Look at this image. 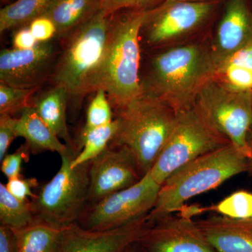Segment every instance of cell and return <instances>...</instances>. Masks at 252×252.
<instances>
[{
	"instance_id": "cell-1",
	"label": "cell",
	"mask_w": 252,
	"mask_h": 252,
	"mask_svg": "<svg viewBox=\"0 0 252 252\" xmlns=\"http://www.w3.org/2000/svg\"><path fill=\"white\" fill-rule=\"evenodd\" d=\"M217 67L212 46L194 43L175 46L154 58L142 81V94L180 112L193 107L199 91L213 79Z\"/></svg>"
},
{
	"instance_id": "cell-2",
	"label": "cell",
	"mask_w": 252,
	"mask_h": 252,
	"mask_svg": "<svg viewBox=\"0 0 252 252\" xmlns=\"http://www.w3.org/2000/svg\"><path fill=\"white\" fill-rule=\"evenodd\" d=\"M114 14L100 9L62 39V51L50 79L53 84L65 88L76 107L86 94L97 90Z\"/></svg>"
},
{
	"instance_id": "cell-3",
	"label": "cell",
	"mask_w": 252,
	"mask_h": 252,
	"mask_svg": "<svg viewBox=\"0 0 252 252\" xmlns=\"http://www.w3.org/2000/svg\"><path fill=\"white\" fill-rule=\"evenodd\" d=\"M251 168L250 158L231 143L201 156L174 172L162 184L155 206L149 212L151 220L180 211L190 199Z\"/></svg>"
},
{
	"instance_id": "cell-4",
	"label": "cell",
	"mask_w": 252,
	"mask_h": 252,
	"mask_svg": "<svg viewBox=\"0 0 252 252\" xmlns=\"http://www.w3.org/2000/svg\"><path fill=\"white\" fill-rule=\"evenodd\" d=\"M150 11L132 9L120 17L113 16L97 90L105 91L115 113L142 95L140 34Z\"/></svg>"
},
{
	"instance_id": "cell-5",
	"label": "cell",
	"mask_w": 252,
	"mask_h": 252,
	"mask_svg": "<svg viewBox=\"0 0 252 252\" xmlns=\"http://www.w3.org/2000/svg\"><path fill=\"white\" fill-rule=\"evenodd\" d=\"M177 118V113L168 104L142 94L116 113L117 130L109 144L128 149L143 177L165 147Z\"/></svg>"
},
{
	"instance_id": "cell-6",
	"label": "cell",
	"mask_w": 252,
	"mask_h": 252,
	"mask_svg": "<svg viewBox=\"0 0 252 252\" xmlns=\"http://www.w3.org/2000/svg\"><path fill=\"white\" fill-rule=\"evenodd\" d=\"M80 152L68 146L61 154V166L49 182L41 186L30 204L34 216L63 228L77 223L89 204L91 162L72 168L71 162Z\"/></svg>"
},
{
	"instance_id": "cell-7",
	"label": "cell",
	"mask_w": 252,
	"mask_h": 252,
	"mask_svg": "<svg viewBox=\"0 0 252 252\" xmlns=\"http://www.w3.org/2000/svg\"><path fill=\"white\" fill-rule=\"evenodd\" d=\"M193 107L214 130L250 160L252 92L231 91L212 79L199 91Z\"/></svg>"
},
{
	"instance_id": "cell-8",
	"label": "cell",
	"mask_w": 252,
	"mask_h": 252,
	"mask_svg": "<svg viewBox=\"0 0 252 252\" xmlns=\"http://www.w3.org/2000/svg\"><path fill=\"white\" fill-rule=\"evenodd\" d=\"M230 143L205 122L193 106L189 107L177 113L173 131L151 174L161 186L184 165Z\"/></svg>"
},
{
	"instance_id": "cell-9",
	"label": "cell",
	"mask_w": 252,
	"mask_h": 252,
	"mask_svg": "<svg viewBox=\"0 0 252 252\" xmlns=\"http://www.w3.org/2000/svg\"><path fill=\"white\" fill-rule=\"evenodd\" d=\"M161 186L149 171L137 183L87 205L77 223L89 230L119 228L153 210Z\"/></svg>"
},
{
	"instance_id": "cell-10",
	"label": "cell",
	"mask_w": 252,
	"mask_h": 252,
	"mask_svg": "<svg viewBox=\"0 0 252 252\" xmlns=\"http://www.w3.org/2000/svg\"><path fill=\"white\" fill-rule=\"evenodd\" d=\"M214 10L212 1H175L151 9L143 28L149 45L160 46L178 40L200 28Z\"/></svg>"
},
{
	"instance_id": "cell-11",
	"label": "cell",
	"mask_w": 252,
	"mask_h": 252,
	"mask_svg": "<svg viewBox=\"0 0 252 252\" xmlns=\"http://www.w3.org/2000/svg\"><path fill=\"white\" fill-rule=\"evenodd\" d=\"M135 245L139 252H217L196 221L181 213L152 222Z\"/></svg>"
},
{
	"instance_id": "cell-12",
	"label": "cell",
	"mask_w": 252,
	"mask_h": 252,
	"mask_svg": "<svg viewBox=\"0 0 252 252\" xmlns=\"http://www.w3.org/2000/svg\"><path fill=\"white\" fill-rule=\"evenodd\" d=\"M58 51L52 41L32 49H4L0 54V83L19 89L41 88L51 79Z\"/></svg>"
},
{
	"instance_id": "cell-13",
	"label": "cell",
	"mask_w": 252,
	"mask_h": 252,
	"mask_svg": "<svg viewBox=\"0 0 252 252\" xmlns=\"http://www.w3.org/2000/svg\"><path fill=\"white\" fill-rule=\"evenodd\" d=\"M152 223L149 213L111 230H89L72 223L63 227L54 252H125Z\"/></svg>"
},
{
	"instance_id": "cell-14",
	"label": "cell",
	"mask_w": 252,
	"mask_h": 252,
	"mask_svg": "<svg viewBox=\"0 0 252 252\" xmlns=\"http://www.w3.org/2000/svg\"><path fill=\"white\" fill-rule=\"evenodd\" d=\"M142 177L130 151L122 146L109 144L91 162L89 204L135 185Z\"/></svg>"
},
{
	"instance_id": "cell-15",
	"label": "cell",
	"mask_w": 252,
	"mask_h": 252,
	"mask_svg": "<svg viewBox=\"0 0 252 252\" xmlns=\"http://www.w3.org/2000/svg\"><path fill=\"white\" fill-rule=\"evenodd\" d=\"M252 40V14L246 0H229L212 46L217 65Z\"/></svg>"
},
{
	"instance_id": "cell-16",
	"label": "cell",
	"mask_w": 252,
	"mask_h": 252,
	"mask_svg": "<svg viewBox=\"0 0 252 252\" xmlns=\"http://www.w3.org/2000/svg\"><path fill=\"white\" fill-rule=\"evenodd\" d=\"M196 223L217 252H252V217L215 215L197 220Z\"/></svg>"
},
{
	"instance_id": "cell-17",
	"label": "cell",
	"mask_w": 252,
	"mask_h": 252,
	"mask_svg": "<svg viewBox=\"0 0 252 252\" xmlns=\"http://www.w3.org/2000/svg\"><path fill=\"white\" fill-rule=\"evenodd\" d=\"M101 4L102 0H51L40 16L54 23L56 38L62 40L97 14Z\"/></svg>"
},
{
	"instance_id": "cell-18",
	"label": "cell",
	"mask_w": 252,
	"mask_h": 252,
	"mask_svg": "<svg viewBox=\"0 0 252 252\" xmlns=\"http://www.w3.org/2000/svg\"><path fill=\"white\" fill-rule=\"evenodd\" d=\"M69 101V94L65 88L54 84L42 94L34 95L31 106L60 139L68 146L78 147L68 129L66 113Z\"/></svg>"
},
{
	"instance_id": "cell-19",
	"label": "cell",
	"mask_w": 252,
	"mask_h": 252,
	"mask_svg": "<svg viewBox=\"0 0 252 252\" xmlns=\"http://www.w3.org/2000/svg\"><path fill=\"white\" fill-rule=\"evenodd\" d=\"M16 130L18 137L26 140L31 153L48 151L61 155L68 148L32 106L23 109L16 118Z\"/></svg>"
},
{
	"instance_id": "cell-20",
	"label": "cell",
	"mask_w": 252,
	"mask_h": 252,
	"mask_svg": "<svg viewBox=\"0 0 252 252\" xmlns=\"http://www.w3.org/2000/svg\"><path fill=\"white\" fill-rule=\"evenodd\" d=\"M214 80L236 92H252V40L217 66Z\"/></svg>"
},
{
	"instance_id": "cell-21",
	"label": "cell",
	"mask_w": 252,
	"mask_h": 252,
	"mask_svg": "<svg viewBox=\"0 0 252 252\" xmlns=\"http://www.w3.org/2000/svg\"><path fill=\"white\" fill-rule=\"evenodd\" d=\"M12 230L18 252H54L63 228L36 218L31 224Z\"/></svg>"
},
{
	"instance_id": "cell-22",
	"label": "cell",
	"mask_w": 252,
	"mask_h": 252,
	"mask_svg": "<svg viewBox=\"0 0 252 252\" xmlns=\"http://www.w3.org/2000/svg\"><path fill=\"white\" fill-rule=\"evenodd\" d=\"M117 119L108 125L97 127L79 137L78 145L80 152L73 159L71 167L79 166L86 162H91L98 157L109 147L117 130Z\"/></svg>"
},
{
	"instance_id": "cell-23",
	"label": "cell",
	"mask_w": 252,
	"mask_h": 252,
	"mask_svg": "<svg viewBox=\"0 0 252 252\" xmlns=\"http://www.w3.org/2000/svg\"><path fill=\"white\" fill-rule=\"evenodd\" d=\"M51 0H17L0 11V32L28 26L40 16Z\"/></svg>"
},
{
	"instance_id": "cell-24",
	"label": "cell",
	"mask_w": 252,
	"mask_h": 252,
	"mask_svg": "<svg viewBox=\"0 0 252 252\" xmlns=\"http://www.w3.org/2000/svg\"><path fill=\"white\" fill-rule=\"evenodd\" d=\"M30 201L16 198L0 183V223L12 229H18L35 221Z\"/></svg>"
},
{
	"instance_id": "cell-25",
	"label": "cell",
	"mask_w": 252,
	"mask_h": 252,
	"mask_svg": "<svg viewBox=\"0 0 252 252\" xmlns=\"http://www.w3.org/2000/svg\"><path fill=\"white\" fill-rule=\"evenodd\" d=\"M39 89H19L0 83V115L14 117L21 113L31 106L32 99Z\"/></svg>"
},
{
	"instance_id": "cell-26",
	"label": "cell",
	"mask_w": 252,
	"mask_h": 252,
	"mask_svg": "<svg viewBox=\"0 0 252 252\" xmlns=\"http://www.w3.org/2000/svg\"><path fill=\"white\" fill-rule=\"evenodd\" d=\"M114 120L113 108L107 94L102 89H99L89 104L85 125L81 131L80 135L97 127L108 125Z\"/></svg>"
},
{
	"instance_id": "cell-27",
	"label": "cell",
	"mask_w": 252,
	"mask_h": 252,
	"mask_svg": "<svg viewBox=\"0 0 252 252\" xmlns=\"http://www.w3.org/2000/svg\"><path fill=\"white\" fill-rule=\"evenodd\" d=\"M207 210L230 218H250L252 217V193L247 190H238L215 206L205 208V211Z\"/></svg>"
},
{
	"instance_id": "cell-28",
	"label": "cell",
	"mask_w": 252,
	"mask_h": 252,
	"mask_svg": "<svg viewBox=\"0 0 252 252\" xmlns=\"http://www.w3.org/2000/svg\"><path fill=\"white\" fill-rule=\"evenodd\" d=\"M31 151L25 144L21 146L16 152L6 154L1 160V171L9 179L14 178L21 175L22 164L28 158Z\"/></svg>"
},
{
	"instance_id": "cell-29",
	"label": "cell",
	"mask_w": 252,
	"mask_h": 252,
	"mask_svg": "<svg viewBox=\"0 0 252 252\" xmlns=\"http://www.w3.org/2000/svg\"><path fill=\"white\" fill-rule=\"evenodd\" d=\"M39 186V182L36 178H26L22 175L14 178L9 179L5 185L8 191L16 198L22 201H29V198H33L36 194L33 193L32 189Z\"/></svg>"
},
{
	"instance_id": "cell-30",
	"label": "cell",
	"mask_w": 252,
	"mask_h": 252,
	"mask_svg": "<svg viewBox=\"0 0 252 252\" xmlns=\"http://www.w3.org/2000/svg\"><path fill=\"white\" fill-rule=\"evenodd\" d=\"M16 122V117L0 115V161L7 154L13 141L18 137Z\"/></svg>"
},
{
	"instance_id": "cell-31",
	"label": "cell",
	"mask_w": 252,
	"mask_h": 252,
	"mask_svg": "<svg viewBox=\"0 0 252 252\" xmlns=\"http://www.w3.org/2000/svg\"><path fill=\"white\" fill-rule=\"evenodd\" d=\"M38 42H46L56 38L57 30L54 23L46 16H39L28 25Z\"/></svg>"
},
{
	"instance_id": "cell-32",
	"label": "cell",
	"mask_w": 252,
	"mask_h": 252,
	"mask_svg": "<svg viewBox=\"0 0 252 252\" xmlns=\"http://www.w3.org/2000/svg\"><path fill=\"white\" fill-rule=\"evenodd\" d=\"M158 0H102L101 9L114 14L124 9H147V6Z\"/></svg>"
},
{
	"instance_id": "cell-33",
	"label": "cell",
	"mask_w": 252,
	"mask_h": 252,
	"mask_svg": "<svg viewBox=\"0 0 252 252\" xmlns=\"http://www.w3.org/2000/svg\"><path fill=\"white\" fill-rule=\"evenodd\" d=\"M39 44L28 26L19 28L13 37L14 49L27 50L35 47Z\"/></svg>"
},
{
	"instance_id": "cell-34",
	"label": "cell",
	"mask_w": 252,
	"mask_h": 252,
	"mask_svg": "<svg viewBox=\"0 0 252 252\" xmlns=\"http://www.w3.org/2000/svg\"><path fill=\"white\" fill-rule=\"evenodd\" d=\"M0 252H18L14 230L0 225Z\"/></svg>"
},
{
	"instance_id": "cell-35",
	"label": "cell",
	"mask_w": 252,
	"mask_h": 252,
	"mask_svg": "<svg viewBox=\"0 0 252 252\" xmlns=\"http://www.w3.org/2000/svg\"><path fill=\"white\" fill-rule=\"evenodd\" d=\"M248 142L249 148H250V153H251V157H250V161H251L252 168V130L250 131L248 137Z\"/></svg>"
},
{
	"instance_id": "cell-36",
	"label": "cell",
	"mask_w": 252,
	"mask_h": 252,
	"mask_svg": "<svg viewBox=\"0 0 252 252\" xmlns=\"http://www.w3.org/2000/svg\"><path fill=\"white\" fill-rule=\"evenodd\" d=\"M125 252H139V251L138 250H137V246H136L135 243L129 247V248L126 250Z\"/></svg>"
},
{
	"instance_id": "cell-37",
	"label": "cell",
	"mask_w": 252,
	"mask_h": 252,
	"mask_svg": "<svg viewBox=\"0 0 252 252\" xmlns=\"http://www.w3.org/2000/svg\"><path fill=\"white\" fill-rule=\"evenodd\" d=\"M175 1H211L212 0H165L166 2H171Z\"/></svg>"
},
{
	"instance_id": "cell-38",
	"label": "cell",
	"mask_w": 252,
	"mask_h": 252,
	"mask_svg": "<svg viewBox=\"0 0 252 252\" xmlns=\"http://www.w3.org/2000/svg\"></svg>"
}]
</instances>
